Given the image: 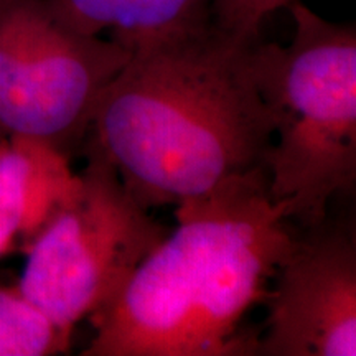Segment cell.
I'll list each match as a JSON object with an SVG mask.
<instances>
[{
    "label": "cell",
    "mask_w": 356,
    "mask_h": 356,
    "mask_svg": "<svg viewBox=\"0 0 356 356\" xmlns=\"http://www.w3.org/2000/svg\"><path fill=\"white\" fill-rule=\"evenodd\" d=\"M286 47L254 40L249 63L274 121L266 168L269 193L304 228L356 186V30L323 19L302 0Z\"/></svg>",
    "instance_id": "3957f363"
},
{
    "label": "cell",
    "mask_w": 356,
    "mask_h": 356,
    "mask_svg": "<svg viewBox=\"0 0 356 356\" xmlns=\"http://www.w3.org/2000/svg\"><path fill=\"white\" fill-rule=\"evenodd\" d=\"M178 226L91 318L83 356L254 355L241 320L267 296L297 233L266 168L177 207Z\"/></svg>",
    "instance_id": "7a4b0ae2"
},
{
    "label": "cell",
    "mask_w": 356,
    "mask_h": 356,
    "mask_svg": "<svg viewBox=\"0 0 356 356\" xmlns=\"http://www.w3.org/2000/svg\"><path fill=\"white\" fill-rule=\"evenodd\" d=\"M296 0H211L213 22L222 32L236 38H259V29L267 17Z\"/></svg>",
    "instance_id": "30bf717a"
},
{
    "label": "cell",
    "mask_w": 356,
    "mask_h": 356,
    "mask_svg": "<svg viewBox=\"0 0 356 356\" xmlns=\"http://www.w3.org/2000/svg\"><path fill=\"white\" fill-rule=\"evenodd\" d=\"M252 42L211 24L145 44L102 91L84 140L145 208L193 202L266 168L274 121L252 78Z\"/></svg>",
    "instance_id": "6da1fadb"
},
{
    "label": "cell",
    "mask_w": 356,
    "mask_h": 356,
    "mask_svg": "<svg viewBox=\"0 0 356 356\" xmlns=\"http://www.w3.org/2000/svg\"><path fill=\"white\" fill-rule=\"evenodd\" d=\"M71 157L47 142L0 139V259L25 252L48 221L78 193Z\"/></svg>",
    "instance_id": "52a82bcc"
},
{
    "label": "cell",
    "mask_w": 356,
    "mask_h": 356,
    "mask_svg": "<svg viewBox=\"0 0 356 356\" xmlns=\"http://www.w3.org/2000/svg\"><path fill=\"white\" fill-rule=\"evenodd\" d=\"M129 58L114 40L66 24L47 0H0V131L71 157Z\"/></svg>",
    "instance_id": "5b68a950"
},
{
    "label": "cell",
    "mask_w": 356,
    "mask_h": 356,
    "mask_svg": "<svg viewBox=\"0 0 356 356\" xmlns=\"http://www.w3.org/2000/svg\"><path fill=\"white\" fill-rule=\"evenodd\" d=\"M211 24V0H121L118 22L108 38L132 53Z\"/></svg>",
    "instance_id": "ba28073f"
},
{
    "label": "cell",
    "mask_w": 356,
    "mask_h": 356,
    "mask_svg": "<svg viewBox=\"0 0 356 356\" xmlns=\"http://www.w3.org/2000/svg\"><path fill=\"white\" fill-rule=\"evenodd\" d=\"M73 332L53 322L19 286L0 284V356L68 353Z\"/></svg>",
    "instance_id": "9c48e42d"
},
{
    "label": "cell",
    "mask_w": 356,
    "mask_h": 356,
    "mask_svg": "<svg viewBox=\"0 0 356 356\" xmlns=\"http://www.w3.org/2000/svg\"><path fill=\"white\" fill-rule=\"evenodd\" d=\"M3 137H7V134H3L2 131H0V139H3Z\"/></svg>",
    "instance_id": "8fae6325"
},
{
    "label": "cell",
    "mask_w": 356,
    "mask_h": 356,
    "mask_svg": "<svg viewBox=\"0 0 356 356\" xmlns=\"http://www.w3.org/2000/svg\"><path fill=\"white\" fill-rule=\"evenodd\" d=\"M88 163L74 198L25 251L19 289L53 322L73 332L126 287L167 231L129 191L109 159L83 142Z\"/></svg>",
    "instance_id": "277c9868"
},
{
    "label": "cell",
    "mask_w": 356,
    "mask_h": 356,
    "mask_svg": "<svg viewBox=\"0 0 356 356\" xmlns=\"http://www.w3.org/2000/svg\"><path fill=\"white\" fill-rule=\"evenodd\" d=\"M297 234L267 291L266 356L356 355V239L350 222L327 221Z\"/></svg>",
    "instance_id": "8992f818"
}]
</instances>
